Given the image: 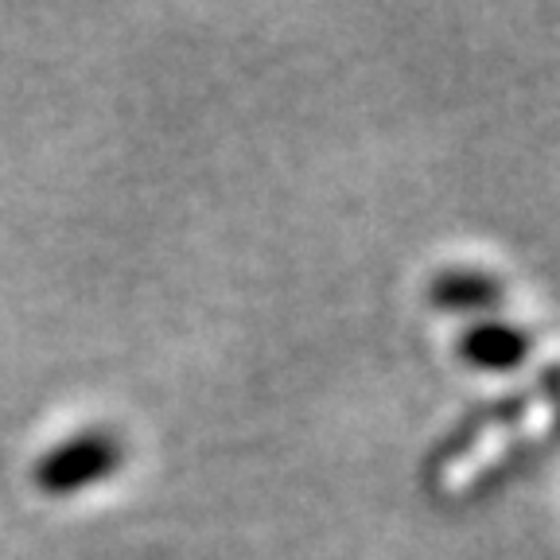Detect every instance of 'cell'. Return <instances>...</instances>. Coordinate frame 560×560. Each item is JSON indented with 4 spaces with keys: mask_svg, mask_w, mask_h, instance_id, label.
<instances>
[{
    "mask_svg": "<svg viewBox=\"0 0 560 560\" xmlns=\"http://www.w3.org/2000/svg\"><path fill=\"white\" fill-rule=\"evenodd\" d=\"M429 296L444 312H487L502 300V284L479 269H444L432 280Z\"/></svg>",
    "mask_w": 560,
    "mask_h": 560,
    "instance_id": "obj_3",
    "label": "cell"
},
{
    "mask_svg": "<svg viewBox=\"0 0 560 560\" xmlns=\"http://www.w3.org/2000/svg\"><path fill=\"white\" fill-rule=\"evenodd\" d=\"M529 350H534L529 335L514 324H502V319H482L459 335V359L475 370H487V374L522 366L529 359Z\"/></svg>",
    "mask_w": 560,
    "mask_h": 560,
    "instance_id": "obj_2",
    "label": "cell"
},
{
    "mask_svg": "<svg viewBox=\"0 0 560 560\" xmlns=\"http://www.w3.org/2000/svg\"><path fill=\"white\" fill-rule=\"evenodd\" d=\"M125 455H129V444H125L117 429H105V424L82 429L70 440H62V444H55L51 452L39 455L32 482L47 499H70L79 490L114 479L121 471Z\"/></svg>",
    "mask_w": 560,
    "mask_h": 560,
    "instance_id": "obj_1",
    "label": "cell"
}]
</instances>
